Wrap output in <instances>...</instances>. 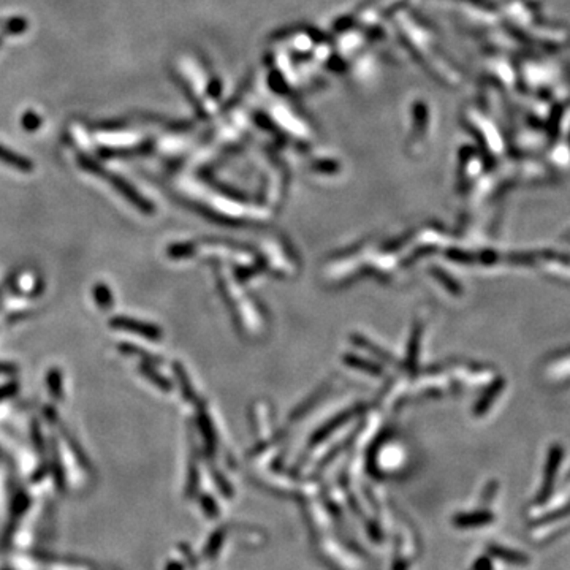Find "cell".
Listing matches in <instances>:
<instances>
[{
  "label": "cell",
  "mask_w": 570,
  "mask_h": 570,
  "mask_svg": "<svg viewBox=\"0 0 570 570\" xmlns=\"http://www.w3.org/2000/svg\"><path fill=\"white\" fill-rule=\"evenodd\" d=\"M110 325L112 326V328L133 333V335H140V336L146 337V340L157 341L162 337V331L159 326H156L152 324H146V321L135 320L131 317H124V315H117V317L111 319Z\"/></svg>",
  "instance_id": "cell-1"
},
{
  "label": "cell",
  "mask_w": 570,
  "mask_h": 570,
  "mask_svg": "<svg viewBox=\"0 0 570 570\" xmlns=\"http://www.w3.org/2000/svg\"><path fill=\"white\" fill-rule=\"evenodd\" d=\"M15 366L7 364V363H0V374H11V372H15Z\"/></svg>",
  "instance_id": "cell-11"
},
{
  "label": "cell",
  "mask_w": 570,
  "mask_h": 570,
  "mask_svg": "<svg viewBox=\"0 0 570 570\" xmlns=\"http://www.w3.org/2000/svg\"><path fill=\"white\" fill-rule=\"evenodd\" d=\"M47 380H48V388H49L51 394H53V398H54L56 401H60L62 398H64V387H62V374H60V371L56 369V368L51 369V371L48 372Z\"/></svg>",
  "instance_id": "cell-3"
},
{
  "label": "cell",
  "mask_w": 570,
  "mask_h": 570,
  "mask_svg": "<svg viewBox=\"0 0 570 570\" xmlns=\"http://www.w3.org/2000/svg\"><path fill=\"white\" fill-rule=\"evenodd\" d=\"M140 371L143 372V374H144L146 377H148V379H149L151 382H154L157 387L162 388V390H170V388H171L170 382H168L163 376H160L159 372H157L154 368H151L149 364L143 363V364L140 366Z\"/></svg>",
  "instance_id": "cell-6"
},
{
  "label": "cell",
  "mask_w": 570,
  "mask_h": 570,
  "mask_svg": "<svg viewBox=\"0 0 570 570\" xmlns=\"http://www.w3.org/2000/svg\"><path fill=\"white\" fill-rule=\"evenodd\" d=\"M15 392H16L15 383H8V385L0 388V399H5V398L11 396V394H13Z\"/></svg>",
  "instance_id": "cell-10"
},
{
  "label": "cell",
  "mask_w": 570,
  "mask_h": 570,
  "mask_svg": "<svg viewBox=\"0 0 570 570\" xmlns=\"http://www.w3.org/2000/svg\"><path fill=\"white\" fill-rule=\"evenodd\" d=\"M94 298L100 309H110L112 306V295L105 284H97L94 287Z\"/></svg>",
  "instance_id": "cell-5"
},
{
  "label": "cell",
  "mask_w": 570,
  "mask_h": 570,
  "mask_svg": "<svg viewBox=\"0 0 570 570\" xmlns=\"http://www.w3.org/2000/svg\"><path fill=\"white\" fill-rule=\"evenodd\" d=\"M190 252H192V246L189 244H174L170 247V249H168V253H170V257L173 258L190 255Z\"/></svg>",
  "instance_id": "cell-8"
},
{
  "label": "cell",
  "mask_w": 570,
  "mask_h": 570,
  "mask_svg": "<svg viewBox=\"0 0 570 570\" xmlns=\"http://www.w3.org/2000/svg\"><path fill=\"white\" fill-rule=\"evenodd\" d=\"M491 551H493V555H496L498 558H501V560H504L507 562L518 564V566H526V564H529V558L526 555H523V553L498 548V546H496V548H493Z\"/></svg>",
  "instance_id": "cell-4"
},
{
  "label": "cell",
  "mask_w": 570,
  "mask_h": 570,
  "mask_svg": "<svg viewBox=\"0 0 570 570\" xmlns=\"http://www.w3.org/2000/svg\"><path fill=\"white\" fill-rule=\"evenodd\" d=\"M561 460H562V449L560 447V445H555V447L550 450L548 461H546V466H545L544 485H542V489H540L539 499H537V502H540V504H544V502L550 499V496L553 493V487H555L556 473L561 464Z\"/></svg>",
  "instance_id": "cell-2"
},
{
  "label": "cell",
  "mask_w": 570,
  "mask_h": 570,
  "mask_svg": "<svg viewBox=\"0 0 570 570\" xmlns=\"http://www.w3.org/2000/svg\"><path fill=\"white\" fill-rule=\"evenodd\" d=\"M570 513V504L569 505H566L564 507L562 510H556V512H551L550 515H546V517H544L542 518V521H539L540 524H544V523H551V521H555V520H560V518H562V517H566V515H569Z\"/></svg>",
  "instance_id": "cell-9"
},
{
  "label": "cell",
  "mask_w": 570,
  "mask_h": 570,
  "mask_svg": "<svg viewBox=\"0 0 570 570\" xmlns=\"http://www.w3.org/2000/svg\"><path fill=\"white\" fill-rule=\"evenodd\" d=\"M119 349L124 353H127V355H133V357H143L144 360L151 361V363H160L159 358H156L154 355H151L148 352H144L143 349H140L137 346H131V344H122V346H119Z\"/></svg>",
  "instance_id": "cell-7"
}]
</instances>
